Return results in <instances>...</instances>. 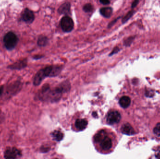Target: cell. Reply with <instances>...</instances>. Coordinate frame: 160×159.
Masks as SVG:
<instances>
[{"label": "cell", "mask_w": 160, "mask_h": 159, "mask_svg": "<svg viewBox=\"0 0 160 159\" xmlns=\"http://www.w3.org/2000/svg\"><path fill=\"white\" fill-rule=\"evenodd\" d=\"M3 42L7 49L12 50L17 44L18 38L15 33L10 32L5 35Z\"/></svg>", "instance_id": "cell-1"}, {"label": "cell", "mask_w": 160, "mask_h": 159, "mask_svg": "<svg viewBox=\"0 0 160 159\" xmlns=\"http://www.w3.org/2000/svg\"><path fill=\"white\" fill-rule=\"evenodd\" d=\"M60 26L64 32L68 33L73 30L74 23L71 17L66 16L61 18Z\"/></svg>", "instance_id": "cell-2"}, {"label": "cell", "mask_w": 160, "mask_h": 159, "mask_svg": "<svg viewBox=\"0 0 160 159\" xmlns=\"http://www.w3.org/2000/svg\"><path fill=\"white\" fill-rule=\"evenodd\" d=\"M22 156L21 151L16 147H10L7 148L4 153L5 159H18Z\"/></svg>", "instance_id": "cell-3"}, {"label": "cell", "mask_w": 160, "mask_h": 159, "mask_svg": "<svg viewBox=\"0 0 160 159\" xmlns=\"http://www.w3.org/2000/svg\"><path fill=\"white\" fill-rule=\"evenodd\" d=\"M121 119V114L117 111H112L108 114L107 122L109 125H114L119 123Z\"/></svg>", "instance_id": "cell-4"}, {"label": "cell", "mask_w": 160, "mask_h": 159, "mask_svg": "<svg viewBox=\"0 0 160 159\" xmlns=\"http://www.w3.org/2000/svg\"><path fill=\"white\" fill-rule=\"evenodd\" d=\"M22 18L25 23L31 24L34 20V14L29 9H25L22 14Z\"/></svg>", "instance_id": "cell-5"}, {"label": "cell", "mask_w": 160, "mask_h": 159, "mask_svg": "<svg viewBox=\"0 0 160 159\" xmlns=\"http://www.w3.org/2000/svg\"><path fill=\"white\" fill-rule=\"evenodd\" d=\"M27 65V59H25L23 60H19L17 62L14 63L8 66V68L11 70H20L26 67Z\"/></svg>", "instance_id": "cell-6"}, {"label": "cell", "mask_w": 160, "mask_h": 159, "mask_svg": "<svg viewBox=\"0 0 160 159\" xmlns=\"http://www.w3.org/2000/svg\"><path fill=\"white\" fill-rule=\"evenodd\" d=\"M71 4L70 2H67L63 3L60 6L58 10V12L60 15H68L70 13Z\"/></svg>", "instance_id": "cell-7"}, {"label": "cell", "mask_w": 160, "mask_h": 159, "mask_svg": "<svg viewBox=\"0 0 160 159\" xmlns=\"http://www.w3.org/2000/svg\"><path fill=\"white\" fill-rule=\"evenodd\" d=\"M99 143L100 146L103 150H108L112 146V140L107 136Z\"/></svg>", "instance_id": "cell-8"}, {"label": "cell", "mask_w": 160, "mask_h": 159, "mask_svg": "<svg viewBox=\"0 0 160 159\" xmlns=\"http://www.w3.org/2000/svg\"><path fill=\"white\" fill-rule=\"evenodd\" d=\"M121 130L123 134L127 135H132L135 133L134 129L129 123H126L123 125Z\"/></svg>", "instance_id": "cell-9"}, {"label": "cell", "mask_w": 160, "mask_h": 159, "mask_svg": "<svg viewBox=\"0 0 160 159\" xmlns=\"http://www.w3.org/2000/svg\"><path fill=\"white\" fill-rule=\"evenodd\" d=\"M100 14L105 18H110L113 13V9L112 7H103L100 9Z\"/></svg>", "instance_id": "cell-10"}, {"label": "cell", "mask_w": 160, "mask_h": 159, "mask_svg": "<svg viewBox=\"0 0 160 159\" xmlns=\"http://www.w3.org/2000/svg\"><path fill=\"white\" fill-rule=\"evenodd\" d=\"M21 84L20 82L19 81H16L9 87L8 92H9L10 94H15L16 92H17L19 91V89H21Z\"/></svg>", "instance_id": "cell-11"}, {"label": "cell", "mask_w": 160, "mask_h": 159, "mask_svg": "<svg viewBox=\"0 0 160 159\" xmlns=\"http://www.w3.org/2000/svg\"><path fill=\"white\" fill-rule=\"evenodd\" d=\"M88 122L84 119H78L75 121V126L79 130H83L87 127Z\"/></svg>", "instance_id": "cell-12"}, {"label": "cell", "mask_w": 160, "mask_h": 159, "mask_svg": "<svg viewBox=\"0 0 160 159\" xmlns=\"http://www.w3.org/2000/svg\"><path fill=\"white\" fill-rule=\"evenodd\" d=\"M57 87L63 93L68 92L70 90L71 86H70V84L69 81H65L61 83Z\"/></svg>", "instance_id": "cell-13"}, {"label": "cell", "mask_w": 160, "mask_h": 159, "mask_svg": "<svg viewBox=\"0 0 160 159\" xmlns=\"http://www.w3.org/2000/svg\"><path fill=\"white\" fill-rule=\"evenodd\" d=\"M119 104L122 108H127L131 104V99L129 97L123 96L119 99Z\"/></svg>", "instance_id": "cell-14"}, {"label": "cell", "mask_w": 160, "mask_h": 159, "mask_svg": "<svg viewBox=\"0 0 160 159\" xmlns=\"http://www.w3.org/2000/svg\"><path fill=\"white\" fill-rule=\"evenodd\" d=\"M106 136V132L103 130H101L95 136V141L97 143H100Z\"/></svg>", "instance_id": "cell-15"}, {"label": "cell", "mask_w": 160, "mask_h": 159, "mask_svg": "<svg viewBox=\"0 0 160 159\" xmlns=\"http://www.w3.org/2000/svg\"><path fill=\"white\" fill-rule=\"evenodd\" d=\"M49 39L47 37L44 35L39 36L37 41V44L40 47H44L48 44Z\"/></svg>", "instance_id": "cell-16"}, {"label": "cell", "mask_w": 160, "mask_h": 159, "mask_svg": "<svg viewBox=\"0 0 160 159\" xmlns=\"http://www.w3.org/2000/svg\"><path fill=\"white\" fill-rule=\"evenodd\" d=\"M52 136L54 140L56 141H60L63 140L64 135L63 132L55 130L52 133Z\"/></svg>", "instance_id": "cell-17"}, {"label": "cell", "mask_w": 160, "mask_h": 159, "mask_svg": "<svg viewBox=\"0 0 160 159\" xmlns=\"http://www.w3.org/2000/svg\"><path fill=\"white\" fill-rule=\"evenodd\" d=\"M94 10V7L90 3H87L83 7V10L86 13H89L92 12Z\"/></svg>", "instance_id": "cell-18"}, {"label": "cell", "mask_w": 160, "mask_h": 159, "mask_svg": "<svg viewBox=\"0 0 160 159\" xmlns=\"http://www.w3.org/2000/svg\"><path fill=\"white\" fill-rule=\"evenodd\" d=\"M134 13V11L133 10L130 11L122 19V23L123 24H125L127 22V21H128L130 18L133 16V14Z\"/></svg>", "instance_id": "cell-19"}, {"label": "cell", "mask_w": 160, "mask_h": 159, "mask_svg": "<svg viewBox=\"0 0 160 159\" xmlns=\"http://www.w3.org/2000/svg\"><path fill=\"white\" fill-rule=\"evenodd\" d=\"M134 39V37H133V36H130V37H129L127 38L126 39L124 40V45L126 46H130L131 44L132 43V42H133Z\"/></svg>", "instance_id": "cell-20"}, {"label": "cell", "mask_w": 160, "mask_h": 159, "mask_svg": "<svg viewBox=\"0 0 160 159\" xmlns=\"http://www.w3.org/2000/svg\"><path fill=\"white\" fill-rule=\"evenodd\" d=\"M154 132L155 135L160 136V123H158L156 125V127L154 129Z\"/></svg>", "instance_id": "cell-21"}, {"label": "cell", "mask_w": 160, "mask_h": 159, "mask_svg": "<svg viewBox=\"0 0 160 159\" xmlns=\"http://www.w3.org/2000/svg\"><path fill=\"white\" fill-rule=\"evenodd\" d=\"M119 50H120V49L118 47H115L113 49L112 51L111 52V53L109 54V56H112L113 55L119 52Z\"/></svg>", "instance_id": "cell-22"}, {"label": "cell", "mask_w": 160, "mask_h": 159, "mask_svg": "<svg viewBox=\"0 0 160 159\" xmlns=\"http://www.w3.org/2000/svg\"><path fill=\"white\" fill-rule=\"evenodd\" d=\"M121 18V17H118V18H116L115 19H114V20L112 21H111L109 23L108 25V28H111V27H112L113 25H114V24L118 20L119 18Z\"/></svg>", "instance_id": "cell-23"}, {"label": "cell", "mask_w": 160, "mask_h": 159, "mask_svg": "<svg viewBox=\"0 0 160 159\" xmlns=\"http://www.w3.org/2000/svg\"><path fill=\"white\" fill-rule=\"evenodd\" d=\"M50 148L48 147H47V146H42L40 149V150L43 153H45V152H47L49 150Z\"/></svg>", "instance_id": "cell-24"}, {"label": "cell", "mask_w": 160, "mask_h": 159, "mask_svg": "<svg viewBox=\"0 0 160 159\" xmlns=\"http://www.w3.org/2000/svg\"><path fill=\"white\" fill-rule=\"evenodd\" d=\"M99 1L103 5H108L110 3V0H99Z\"/></svg>", "instance_id": "cell-25"}, {"label": "cell", "mask_w": 160, "mask_h": 159, "mask_svg": "<svg viewBox=\"0 0 160 159\" xmlns=\"http://www.w3.org/2000/svg\"><path fill=\"white\" fill-rule=\"evenodd\" d=\"M140 0H134V1L132 3V8H134L139 3Z\"/></svg>", "instance_id": "cell-26"}, {"label": "cell", "mask_w": 160, "mask_h": 159, "mask_svg": "<svg viewBox=\"0 0 160 159\" xmlns=\"http://www.w3.org/2000/svg\"><path fill=\"white\" fill-rule=\"evenodd\" d=\"M3 89H4V87L3 86L0 87V96H1L3 93Z\"/></svg>", "instance_id": "cell-27"}, {"label": "cell", "mask_w": 160, "mask_h": 159, "mask_svg": "<svg viewBox=\"0 0 160 159\" xmlns=\"http://www.w3.org/2000/svg\"><path fill=\"white\" fill-rule=\"evenodd\" d=\"M42 57H43V56H41V55H37V56H35L34 57V58L35 59H39L41 58Z\"/></svg>", "instance_id": "cell-28"}, {"label": "cell", "mask_w": 160, "mask_h": 159, "mask_svg": "<svg viewBox=\"0 0 160 159\" xmlns=\"http://www.w3.org/2000/svg\"><path fill=\"white\" fill-rule=\"evenodd\" d=\"M156 157H157V158H160V150L156 152Z\"/></svg>", "instance_id": "cell-29"}, {"label": "cell", "mask_w": 160, "mask_h": 159, "mask_svg": "<svg viewBox=\"0 0 160 159\" xmlns=\"http://www.w3.org/2000/svg\"><path fill=\"white\" fill-rule=\"evenodd\" d=\"M2 115V114H0V122H1L3 120V117Z\"/></svg>", "instance_id": "cell-30"}]
</instances>
